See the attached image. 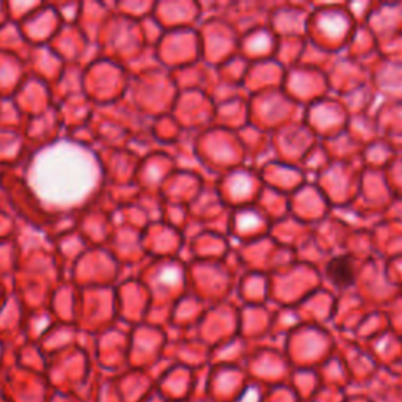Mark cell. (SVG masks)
<instances>
[{
	"label": "cell",
	"instance_id": "cell-1",
	"mask_svg": "<svg viewBox=\"0 0 402 402\" xmlns=\"http://www.w3.org/2000/svg\"><path fill=\"white\" fill-rule=\"evenodd\" d=\"M98 179V169L85 150L58 143L43 151L32 169V186L53 205H74L89 193Z\"/></svg>",
	"mask_w": 402,
	"mask_h": 402
},
{
	"label": "cell",
	"instance_id": "cell-2",
	"mask_svg": "<svg viewBox=\"0 0 402 402\" xmlns=\"http://www.w3.org/2000/svg\"><path fill=\"white\" fill-rule=\"evenodd\" d=\"M327 275L338 287H349L355 283V271L349 257L333 258L327 266Z\"/></svg>",
	"mask_w": 402,
	"mask_h": 402
},
{
	"label": "cell",
	"instance_id": "cell-3",
	"mask_svg": "<svg viewBox=\"0 0 402 402\" xmlns=\"http://www.w3.org/2000/svg\"><path fill=\"white\" fill-rule=\"evenodd\" d=\"M179 280V272L175 267H170V269H165L160 275V281H164L167 285H175Z\"/></svg>",
	"mask_w": 402,
	"mask_h": 402
}]
</instances>
